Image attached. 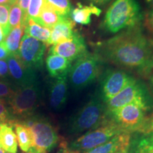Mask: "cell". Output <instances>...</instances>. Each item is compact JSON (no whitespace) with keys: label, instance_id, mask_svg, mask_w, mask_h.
Instances as JSON below:
<instances>
[{"label":"cell","instance_id":"cell-1","mask_svg":"<svg viewBox=\"0 0 153 153\" xmlns=\"http://www.w3.org/2000/svg\"><path fill=\"white\" fill-rule=\"evenodd\" d=\"M101 60L145 75L153 70V42L139 27L122 31L99 44Z\"/></svg>","mask_w":153,"mask_h":153},{"label":"cell","instance_id":"cell-2","mask_svg":"<svg viewBox=\"0 0 153 153\" xmlns=\"http://www.w3.org/2000/svg\"><path fill=\"white\" fill-rule=\"evenodd\" d=\"M142 19L141 9L137 0H115L105 14L102 26L108 33H116L139 27Z\"/></svg>","mask_w":153,"mask_h":153},{"label":"cell","instance_id":"cell-3","mask_svg":"<svg viewBox=\"0 0 153 153\" xmlns=\"http://www.w3.org/2000/svg\"><path fill=\"white\" fill-rule=\"evenodd\" d=\"M106 110V104L96 92L71 118L68 125L69 133L81 135L102 126L108 121Z\"/></svg>","mask_w":153,"mask_h":153},{"label":"cell","instance_id":"cell-4","mask_svg":"<svg viewBox=\"0 0 153 153\" xmlns=\"http://www.w3.org/2000/svg\"><path fill=\"white\" fill-rule=\"evenodd\" d=\"M18 120L26 126L31 134L32 147L28 153H49L60 143L56 128L48 118L33 115Z\"/></svg>","mask_w":153,"mask_h":153},{"label":"cell","instance_id":"cell-5","mask_svg":"<svg viewBox=\"0 0 153 153\" xmlns=\"http://www.w3.org/2000/svg\"><path fill=\"white\" fill-rule=\"evenodd\" d=\"M101 62L102 60L97 53L88 51L74 61L68 75L74 90H82L97 79L101 72Z\"/></svg>","mask_w":153,"mask_h":153},{"label":"cell","instance_id":"cell-6","mask_svg":"<svg viewBox=\"0 0 153 153\" xmlns=\"http://www.w3.org/2000/svg\"><path fill=\"white\" fill-rule=\"evenodd\" d=\"M41 90L38 82L15 88L9 98L8 107L15 120H23L34 115L39 104Z\"/></svg>","mask_w":153,"mask_h":153},{"label":"cell","instance_id":"cell-7","mask_svg":"<svg viewBox=\"0 0 153 153\" xmlns=\"http://www.w3.org/2000/svg\"><path fill=\"white\" fill-rule=\"evenodd\" d=\"M134 104L146 113L153 111V96L144 82L135 79L106 103L107 109Z\"/></svg>","mask_w":153,"mask_h":153},{"label":"cell","instance_id":"cell-8","mask_svg":"<svg viewBox=\"0 0 153 153\" xmlns=\"http://www.w3.org/2000/svg\"><path fill=\"white\" fill-rule=\"evenodd\" d=\"M123 133L126 132L108 120L102 126L82 134L70 143L62 142L61 144L69 150L84 152L104 144L116 135Z\"/></svg>","mask_w":153,"mask_h":153},{"label":"cell","instance_id":"cell-9","mask_svg":"<svg viewBox=\"0 0 153 153\" xmlns=\"http://www.w3.org/2000/svg\"><path fill=\"white\" fill-rule=\"evenodd\" d=\"M146 114L140 107L134 104L106 110L107 119L131 134L140 132L146 120Z\"/></svg>","mask_w":153,"mask_h":153},{"label":"cell","instance_id":"cell-10","mask_svg":"<svg viewBox=\"0 0 153 153\" xmlns=\"http://www.w3.org/2000/svg\"><path fill=\"white\" fill-rule=\"evenodd\" d=\"M136 79L128 72L121 70H108L101 80L98 94L106 104Z\"/></svg>","mask_w":153,"mask_h":153},{"label":"cell","instance_id":"cell-11","mask_svg":"<svg viewBox=\"0 0 153 153\" xmlns=\"http://www.w3.org/2000/svg\"><path fill=\"white\" fill-rule=\"evenodd\" d=\"M47 45L27 35L23 36L16 54L22 62L33 70L41 68Z\"/></svg>","mask_w":153,"mask_h":153},{"label":"cell","instance_id":"cell-12","mask_svg":"<svg viewBox=\"0 0 153 153\" xmlns=\"http://www.w3.org/2000/svg\"><path fill=\"white\" fill-rule=\"evenodd\" d=\"M87 52V48L85 40L77 31L72 38L53 45L49 50V54L59 55L71 62Z\"/></svg>","mask_w":153,"mask_h":153},{"label":"cell","instance_id":"cell-13","mask_svg":"<svg viewBox=\"0 0 153 153\" xmlns=\"http://www.w3.org/2000/svg\"><path fill=\"white\" fill-rule=\"evenodd\" d=\"M7 63L9 74L17 87L37 82L35 70L25 65L17 54H10L7 58Z\"/></svg>","mask_w":153,"mask_h":153},{"label":"cell","instance_id":"cell-14","mask_svg":"<svg viewBox=\"0 0 153 153\" xmlns=\"http://www.w3.org/2000/svg\"><path fill=\"white\" fill-rule=\"evenodd\" d=\"M131 133H123L118 134L111 139L109 141L104 144L99 145L97 148L84 152H74L69 150L61 145L62 150L60 153H118V152H128V150L130 140H131Z\"/></svg>","mask_w":153,"mask_h":153},{"label":"cell","instance_id":"cell-15","mask_svg":"<svg viewBox=\"0 0 153 153\" xmlns=\"http://www.w3.org/2000/svg\"><path fill=\"white\" fill-rule=\"evenodd\" d=\"M68 75L64 74L55 78L49 89V103L53 109H62L68 99Z\"/></svg>","mask_w":153,"mask_h":153},{"label":"cell","instance_id":"cell-16","mask_svg":"<svg viewBox=\"0 0 153 153\" xmlns=\"http://www.w3.org/2000/svg\"><path fill=\"white\" fill-rule=\"evenodd\" d=\"M74 23L70 18H63L55 26L51 28L47 45H55L60 42L68 41L73 37L75 33L74 30Z\"/></svg>","mask_w":153,"mask_h":153},{"label":"cell","instance_id":"cell-17","mask_svg":"<svg viewBox=\"0 0 153 153\" xmlns=\"http://www.w3.org/2000/svg\"><path fill=\"white\" fill-rule=\"evenodd\" d=\"M128 153H153V133L137 132L131 134Z\"/></svg>","mask_w":153,"mask_h":153},{"label":"cell","instance_id":"cell-18","mask_svg":"<svg viewBox=\"0 0 153 153\" xmlns=\"http://www.w3.org/2000/svg\"><path fill=\"white\" fill-rule=\"evenodd\" d=\"M101 10L97 6L93 4L83 5L77 3L76 7L72 9L70 18L74 23L81 25H88L91 23V15L99 16Z\"/></svg>","mask_w":153,"mask_h":153},{"label":"cell","instance_id":"cell-19","mask_svg":"<svg viewBox=\"0 0 153 153\" xmlns=\"http://www.w3.org/2000/svg\"><path fill=\"white\" fill-rule=\"evenodd\" d=\"M45 65L49 75L53 78H56L68 73L72 62L59 55L48 53L45 59Z\"/></svg>","mask_w":153,"mask_h":153},{"label":"cell","instance_id":"cell-20","mask_svg":"<svg viewBox=\"0 0 153 153\" xmlns=\"http://www.w3.org/2000/svg\"><path fill=\"white\" fill-rule=\"evenodd\" d=\"M0 148L8 153H16L18 150L16 133L9 123L0 125Z\"/></svg>","mask_w":153,"mask_h":153},{"label":"cell","instance_id":"cell-21","mask_svg":"<svg viewBox=\"0 0 153 153\" xmlns=\"http://www.w3.org/2000/svg\"><path fill=\"white\" fill-rule=\"evenodd\" d=\"M10 125L14 128L19 148L25 153L29 152L32 147V137L29 129L18 120H14Z\"/></svg>","mask_w":153,"mask_h":153},{"label":"cell","instance_id":"cell-22","mask_svg":"<svg viewBox=\"0 0 153 153\" xmlns=\"http://www.w3.org/2000/svg\"><path fill=\"white\" fill-rule=\"evenodd\" d=\"M51 29L50 28L44 27L35 22L32 19L26 18V19L24 28L25 34L43 42L46 45L51 36Z\"/></svg>","mask_w":153,"mask_h":153},{"label":"cell","instance_id":"cell-23","mask_svg":"<svg viewBox=\"0 0 153 153\" xmlns=\"http://www.w3.org/2000/svg\"><path fill=\"white\" fill-rule=\"evenodd\" d=\"M62 19H63L62 17H61L57 14L56 11L47 3L46 0H45V2L44 4L39 17L36 20L33 21L44 27L51 29Z\"/></svg>","mask_w":153,"mask_h":153},{"label":"cell","instance_id":"cell-24","mask_svg":"<svg viewBox=\"0 0 153 153\" xmlns=\"http://www.w3.org/2000/svg\"><path fill=\"white\" fill-rule=\"evenodd\" d=\"M24 28L25 25L22 24L11 30L6 37L4 43L10 54H16L18 52L21 41L24 33Z\"/></svg>","mask_w":153,"mask_h":153},{"label":"cell","instance_id":"cell-25","mask_svg":"<svg viewBox=\"0 0 153 153\" xmlns=\"http://www.w3.org/2000/svg\"><path fill=\"white\" fill-rule=\"evenodd\" d=\"M47 3L62 18H70L72 7L70 0H46Z\"/></svg>","mask_w":153,"mask_h":153},{"label":"cell","instance_id":"cell-26","mask_svg":"<svg viewBox=\"0 0 153 153\" xmlns=\"http://www.w3.org/2000/svg\"><path fill=\"white\" fill-rule=\"evenodd\" d=\"M26 19L25 18L22 9L19 6V3L11 6L9 17V24L11 30L22 24L25 25Z\"/></svg>","mask_w":153,"mask_h":153},{"label":"cell","instance_id":"cell-27","mask_svg":"<svg viewBox=\"0 0 153 153\" xmlns=\"http://www.w3.org/2000/svg\"><path fill=\"white\" fill-rule=\"evenodd\" d=\"M10 7L11 6L9 4H0V26L2 28L6 37L11 31L9 24Z\"/></svg>","mask_w":153,"mask_h":153},{"label":"cell","instance_id":"cell-28","mask_svg":"<svg viewBox=\"0 0 153 153\" xmlns=\"http://www.w3.org/2000/svg\"><path fill=\"white\" fill-rule=\"evenodd\" d=\"M45 0H30L27 11V18L36 20L41 14Z\"/></svg>","mask_w":153,"mask_h":153},{"label":"cell","instance_id":"cell-29","mask_svg":"<svg viewBox=\"0 0 153 153\" xmlns=\"http://www.w3.org/2000/svg\"><path fill=\"white\" fill-rule=\"evenodd\" d=\"M15 120L7 106L6 99H0V125L4 123L10 124Z\"/></svg>","mask_w":153,"mask_h":153},{"label":"cell","instance_id":"cell-30","mask_svg":"<svg viewBox=\"0 0 153 153\" xmlns=\"http://www.w3.org/2000/svg\"><path fill=\"white\" fill-rule=\"evenodd\" d=\"M15 88L9 82L6 81H0V99H7V100L10 98L14 92Z\"/></svg>","mask_w":153,"mask_h":153},{"label":"cell","instance_id":"cell-31","mask_svg":"<svg viewBox=\"0 0 153 153\" xmlns=\"http://www.w3.org/2000/svg\"><path fill=\"white\" fill-rule=\"evenodd\" d=\"M140 132L153 133V113L149 117L146 118V120H145V123Z\"/></svg>","mask_w":153,"mask_h":153},{"label":"cell","instance_id":"cell-32","mask_svg":"<svg viewBox=\"0 0 153 153\" xmlns=\"http://www.w3.org/2000/svg\"><path fill=\"white\" fill-rule=\"evenodd\" d=\"M9 67L7 61L0 60V77H6L9 75Z\"/></svg>","mask_w":153,"mask_h":153},{"label":"cell","instance_id":"cell-33","mask_svg":"<svg viewBox=\"0 0 153 153\" xmlns=\"http://www.w3.org/2000/svg\"><path fill=\"white\" fill-rule=\"evenodd\" d=\"M10 55V53L7 50L4 43H0V60H4L7 59Z\"/></svg>","mask_w":153,"mask_h":153},{"label":"cell","instance_id":"cell-34","mask_svg":"<svg viewBox=\"0 0 153 153\" xmlns=\"http://www.w3.org/2000/svg\"><path fill=\"white\" fill-rule=\"evenodd\" d=\"M30 0H19V4L20 6V7L22 8L23 13L25 18H27V11L28 8V5H29Z\"/></svg>","mask_w":153,"mask_h":153},{"label":"cell","instance_id":"cell-35","mask_svg":"<svg viewBox=\"0 0 153 153\" xmlns=\"http://www.w3.org/2000/svg\"><path fill=\"white\" fill-rule=\"evenodd\" d=\"M86 2L89 3V4H93L95 6H103L109 2L111 0H85Z\"/></svg>","mask_w":153,"mask_h":153},{"label":"cell","instance_id":"cell-36","mask_svg":"<svg viewBox=\"0 0 153 153\" xmlns=\"http://www.w3.org/2000/svg\"><path fill=\"white\" fill-rule=\"evenodd\" d=\"M148 22L149 28H150V29L151 31H152V33L153 35V9L152 10H151L150 14H148Z\"/></svg>","mask_w":153,"mask_h":153},{"label":"cell","instance_id":"cell-37","mask_svg":"<svg viewBox=\"0 0 153 153\" xmlns=\"http://www.w3.org/2000/svg\"><path fill=\"white\" fill-rule=\"evenodd\" d=\"M6 38V35L4 33V30L2 29V28H1V26H0V43H3L4 41Z\"/></svg>","mask_w":153,"mask_h":153},{"label":"cell","instance_id":"cell-38","mask_svg":"<svg viewBox=\"0 0 153 153\" xmlns=\"http://www.w3.org/2000/svg\"><path fill=\"white\" fill-rule=\"evenodd\" d=\"M149 85H150V88L153 94V72L151 74L150 76V79H149Z\"/></svg>","mask_w":153,"mask_h":153},{"label":"cell","instance_id":"cell-39","mask_svg":"<svg viewBox=\"0 0 153 153\" xmlns=\"http://www.w3.org/2000/svg\"><path fill=\"white\" fill-rule=\"evenodd\" d=\"M9 4L10 6H12V5L15 4H18L19 0H9Z\"/></svg>","mask_w":153,"mask_h":153},{"label":"cell","instance_id":"cell-40","mask_svg":"<svg viewBox=\"0 0 153 153\" xmlns=\"http://www.w3.org/2000/svg\"><path fill=\"white\" fill-rule=\"evenodd\" d=\"M147 3L148 4L149 6L151 7L152 10L153 9V0H146Z\"/></svg>","mask_w":153,"mask_h":153},{"label":"cell","instance_id":"cell-41","mask_svg":"<svg viewBox=\"0 0 153 153\" xmlns=\"http://www.w3.org/2000/svg\"><path fill=\"white\" fill-rule=\"evenodd\" d=\"M9 0H0V4H9Z\"/></svg>","mask_w":153,"mask_h":153},{"label":"cell","instance_id":"cell-42","mask_svg":"<svg viewBox=\"0 0 153 153\" xmlns=\"http://www.w3.org/2000/svg\"><path fill=\"white\" fill-rule=\"evenodd\" d=\"M0 153H8V152H7L6 151L4 150L3 149H1V148H0Z\"/></svg>","mask_w":153,"mask_h":153},{"label":"cell","instance_id":"cell-43","mask_svg":"<svg viewBox=\"0 0 153 153\" xmlns=\"http://www.w3.org/2000/svg\"><path fill=\"white\" fill-rule=\"evenodd\" d=\"M118 153H128V152H118Z\"/></svg>","mask_w":153,"mask_h":153},{"label":"cell","instance_id":"cell-44","mask_svg":"<svg viewBox=\"0 0 153 153\" xmlns=\"http://www.w3.org/2000/svg\"></svg>","mask_w":153,"mask_h":153}]
</instances>
